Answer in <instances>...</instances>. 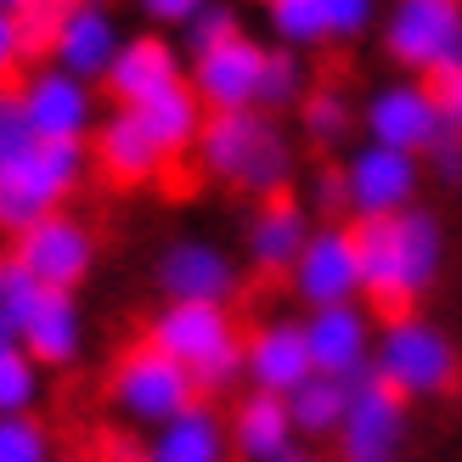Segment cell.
<instances>
[{
  "label": "cell",
  "mask_w": 462,
  "mask_h": 462,
  "mask_svg": "<svg viewBox=\"0 0 462 462\" xmlns=\"http://www.w3.org/2000/svg\"><path fill=\"white\" fill-rule=\"evenodd\" d=\"M23 350H29L45 373H68L79 356H85V310H79V293H45L40 310L23 333Z\"/></svg>",
  "instance_id": "cb8c5ba5"
},
{
  "label": "cell",
  "mask_w": 462,
  "mask_h": 462,
  "mask_svg": "<svg viewBox=\"0 0 462 462\" xmlns=\"http://www.w3.org/2000/svg\"><path fill=\"white\" fill-rule=\"evenodd\" d=\"M29 51H34V40H29V29H23V17L17 12H0V79L17 74Z\"/></svg>",
  "instance_id": "d590c367"
},
{
  "label": "cell",
  "mask_w": 462,
  "mask_h": 462,
  "mask_svg": "<svg viewBox=\"0 0 462 462\" xmlns=\"http://www.w3.org/2000/svg\"><path fill=\"white\" fill-rule=\"evenodd\" d=\"M17 102H23V119H29L34 135H45V142H85L90 147V135L102 125L97 85L68 74L57 62L29 68V74L17 79Z\"/></svg>",
  "instance_id": "30bf717a"
},
{
  "label": "cell",
  "mask_w": 462,
  "mask_h": 462,
  "mask_svg": "<svg viewBox=\"0 0 462 462\" xmlns=\"http://www.w3.org/2000/svg\"><path fill=\"white\" fill-rule=\"evenodd\" d=\"M107 401L113 411L130 423V429H164L170 418H180V411H192L203 395H198V383L192 373L180 361H170L158 344H130V350L113 361V373H107Z\"/></svg>",
  "instance_id": "8992f818"
},
{
  "label": "cell",
  "mask_w": 462,
  "mask_h": 462,
  "mask_svg": "<svg viewBox=\"0 0 462 462\" xmlns=\"http://www.w3.org/2000/svg\"><path fill=\"white\" fill-rule=\"evenodd\" d=\"M231 429V457L237 462H288L299 451V429L288 395H265V389H243L237 406L226 411Z\"/></svg>",
  "instance_id": "44dd1931"
},
{
  "label": "cell",
  "mask_w": 462,
  "mask_h": 462,
  "mask_svg": "<svg viewBox=\"0 0 462 462\" xmlns=\"http://www.w3.org/2000/svg\"><path fill=\"white\" fill-rule=\"evenodd\" d=\"M265 6H276V0H265Z\"/></svg>",
  "instance_id": "b9f144b4"
},
{
  "label": "cell",
  "mask_w": 462,
  "mask_h": 462,
  "mask_svg": "<svg viewBox=\"0 0 462 462\" xmlns=\"http://www.w3.org/2000/svg\"><path fill=\"white\" fill-rule=\"evenodd\" d=\"M288 288H293V299L305 310H328V305H356V299H366L356 220H316L299 265L288 271Z\"/></svg>",
  "instance_id": "ba28073f"
},
{
  "label": "cell",
  "mask_w": 462,
  "mask_h": 462,
  "mask_svg": "<svg viewBox=\"0 0 462 462\" xmlns=\"http://www.w3.org/2000/svg\"><path fill=\"white\" fill-rule=\"evenodd\" d=\"M0 462H57V440L40 423V411H12L0 418Z\"/></svg>",
  "instance_id": "4dcf8cb0"
},
{
  "label": "cell",
  "mask_w": 462,
  "mask_h": 462,
  "mask_svg": "<svg viewBox=\"0 0 462 462\" xmlns=\"http://www.w3.org/2000/svg\"><path fill=\"white\" fill-rule=\"evenodd\" d=\"M361 237V282L378 316H406L434 293L446 271V226L434 209H406L389 220H356Z\"/></svg>",
  "instance_id": "7a4b0ae2"
},
{
  "label": "cell",
  "mask_w": 462,
  "mask_h": 462,
  "mask_svg": "<svg viewBox=\"0 0 462 462\" xmlns=\"http://www.w3.org/2000/svg\"><path fill=\"white\" fill-rule=\"evenodd\" d=\"M34 6H45V0H0V12H17V17L34 12Z\"/></svg>",
  "instance_id": "ab89813d"
},
{
  "label": "cell",
  "mask_w": 462,
  "mask_h": 462,
  "mask_svg": "<svg viewBox=\"0 0 462 462\" xmlns=\"http://www.w3.org/2000/svg\"><path fill=\"white\" fill-rule=\"evenodd\" d=\"M423 170H429L434 180H440V187H462V130H446L440 142L429 147Z\"/></svg>",
  "instance_id": "836d02e7"
},
{
  "label": "cell",
  "mask_w": 462,
  "mask_h": 462,
  "mask_svg": "<svg viewBox=\"0 0 462 462\" xmlns=\"http://www.w3.org/2000/svg\"><path fill=\"white\" fill-rule=\"evenodd\" d=\"M344 187H350V220H389L418 209L423 187V158H411L401 147L361 142L344 164Z\"/></svg>",
  "instance_id": "7c38bea8"
},
{
  "label": "cell",
  "mask_w": 462,
  "mask_h": 462,
  "mask_svg": "<svg viewBox=\"0 0 462 462\" xmlns=\"http://www.w3.org/2000/svg\"><path fill=\"white\" fill-rule=\"evenodd\" d=\"M243 288L237 260L209 237H180L158 254V293L175 305H231Z\"/></svg>",
  "instance_id": "2e32d148"
},
{
  "label": "cell",
  "mask_w": 462,
  "mask_h": 462,
  "mask_svg": "<svg viewBox=\"0 0 462 462\" xmlns=\"http://www.w3.org/2000/svg\"><path fill=\"white\" fill-rule=\"evenodd\" d=\"M90 147L85 142H45L23 119L12 85H0V226L29 231L45 215H62L68 198L85 187Z\"/></svg>",
  "instance_id": "6da1fadb"
},
{
  "label": "cell",
  "mask_w": 462,
  "mask_h": 462,
  "mask_svg": "<svg viewBox=\"0 0 462 462\" xmlns=\"http://www.w3.org/2000/svg\"><path fill=\"white\" fill-rule=\"evenodd\" d=\"M0 231H6V226H0Z\"/></svg>",
  "instance_id": "7bdbcfd3"
},
{
  "label": "cell",
  "mask_w": 462,
  "mask_h": 462,
  "mask_svg": "<svg viewBox=\"0 0 462 462\" xmlns=\"http://www.w3.org/2000/svg\"><path fill=\"white\" fill-rule=\"evenodd\" d=\"M373 373L395 389V395H406L411 406L418 401H446L462 383V350H457V338L440 328V321H429L423 310L383 316L378 321Z\"/></svg>",
  "instance_id": "5b68a950"
},
{
  "label": "cell",
  "mask_w": 462,
  "mask_h": 462,
  "mask_svg": "<svg viewBox=\"0 0 462 462\" xmlns=\"http://www.w3.org/2000/svg\"><path fill=\"white\" fill-rule=\"evenodd\" d=\"M310 203L328 220H350V187H344V170H321L310 180Z\"/></svg>",
  "instance_id": "e575fe53"
},
{
  "label": "cell",
  "mask_w": 462,
  "mask_h": 462,
  "mask_svg": "<svg viewBox=\"0 0 462 462\" xmlns=\"http://www.w3.org/2000/svg\"><path fill=\"white\" fill-rule=\"evenodd\" d=\"M198 164L209 170L220 187L265 203V198H288L299 152L282 135V125H276V113L243 107V113H209L203 142H198Z\"/></svg>",
  "instance_id": "3957f363"
},
{
  "label": "cell",
  "mask_w": 462,
  "mask_h": 462,
  "mask_svg": "<svg viewBox=\"0 0 462 462\" xmlns=\"http://www.w3.org/2000/svg\"><path fill=\"white\" fill-rule=\"evenodd\" d=\"M12 254L40 276L45 288L79 293L85 276L97 271V231H90L74 209H62V215H45V220L29 226V231H17V237H12Z\"/></svg>",
  "instance_id": "5bb4252c"
},
{
  "label": "cell",
  "mask_w": 462,
  "mask_h": 462,
  "mask_svg": "<svg viewBox=\"0 0 462 462\" xmlns=\"http://www.w3.org/2000/svg\"><path fill=\"white\" fill-rule=\"evenodd\" d=\"M356 119L361 113L350 107V97H344V90H305V102H299V130L310 135L316 147H338L344 135L356 130Z\"/></svg>",
  "instance_id": "f1b7e54d"
},
{
  "label": "cell",
  "mask_w": 462,
  "mask_h": 462,
  "mask_svg": "<svg viewBox=\"0 0 462 462\" xmlns=\"http://www.w3.org/2000/svg\"><path fill=\"white\" fill-rule=\"evenodd\" d=\"M305 102V51L271 45L265 57V79H260V113H282Z\"/></svg>",
  "instance_id": "f546056e"
},
{
  "label": "cell",
  "mask_w": 462,
  "mask_h": 462,
  "mask_svg": "<svg viewBox=\"0 0 462 462\" xmlns=\"http://www.w3.org/2000/svg\"><path fill=\"white\" fill-rule=\"evenodd\" d=\"M288 462H338V457H328V451H293Z\"/></svg>",
  "instance_id": "60d3db41"
},
{
  "label": "cell",
  "mask_w": 462,
  "mask_h": 462,
  "mask_svg": "<svg viewBox=\"0 0 462 462\" xmlns=\"http://www.w3.org/2000/svg\"><path fill=\"white\" fill-rule=\"evenodd\" d=\"M90 158H97V170L107 180H119V187H147V180H158V170L170 164V152L152 142V130L142 125L135 107L102 113L97 135H90Z\"/></svg>",
  "instance_id": "ffe728a7"
},
{
  "label": "cell",
  "mask_w": 462,
  "mask_h": 462,
  "mask_svg": "<svg viewBox=\"0 0 462 462\" xmlns=\"http://www.w3.org/2000/svg\"><path fill=\"white\" fill-rule=\"evenodd\" d=\"M97 462H147V434L135 429H113L97 440Z\"/></svg>",
  "instance_id": "8d00e7d4"
},
{
  "label": "cell",
  "mask_w": 462,
  "mask_h": 462,
  "mask_svg": "<svg viewBox=\"0 0 462 462\" xmlns=\"http://www.w3.org/2000/svg\"><path fill=\"white\" fill-rule=\"evenodd\" d=\"M147 462H231V429L226 411L198 401L192 411L170 418L164 429L147 434Z\"/></svg>",
  "instance_id": "603a6c76"
},
{
  "label": "cell",
  "mask_w": 462,
  "mask_h": 462,
  "mask_svg": "<svg viewBox=\"0 0 462 462\" xmlns=\"http://www.w3.org/2000/svg\"><path fill=\"white\" fill-rule=\"evenodd\" d=\"M187 57H203V51H215V45H231L243 34V17H237V6H231V0H209V6H203L187 29Z\"/></svg>",
  "instance_id": "1f68e13d"
},
{
  "label": "cell",
  "mask_w": 462,
  "mask_h": 462,
  "mask_svg": "<svg viewBox=\"0 0 462 462\" xmlns=\"http://www.w3.org/2000/svg\"><path fill=\"white\" fill-rule=\"evenodd\" d=\"M328 40H361L378 23V0H310Z\"/></svg>",
  "instance_id": "d6a6232c"
},
{
  "label": "cell",
  "mask_w": 462,
  "mask_h": 462,
  "mask_svg": "<svg viewBox=\"0 0 462 462\" xmlns=\"http://www.w3.org/2000/svg\"><path fill=\"white\" fill-rule=\"evenodd\" d=\"M40 395H45V366L23 350L17 338H0V418L34 411Z\"/></svg>",
  "instance_id": "83f0119b"
},
{
  "label": "cell",
  "mask_w": 462,
  "mask_h": 462,
  "mask_svg": "<svg viewBox=\"0 0 462 462\" xmlns=\"http://www.w3.org/2000/svg\"><path fill=\"white\" fill-rule=\"evenodd\" d=\"M434 97H440V113H446V125L462 130V62H451L446 74H434Z\"/></svg>",
  "instance_id": "f35d334b"
},
{
  "label": "cell",
  "mask_w": 462,
  "mask_h": 462,
  "mask_svg": "<svg viewBox=\"0 0 462 462\" xmlns=\"http://www.w3.org/2000/svg\"><path fill=\"white\" fill-rule=\"evenodd\" d=\"M411 434V401L395 395L378 373H366L350 383V411L333 434V457L338 462H401Z\"/></svg>",
  "instance_id": "9c48e42d"
},
{
  "label": "cell",
  "mask_w": 462,
  "mask_h": 462,
  "mask_svg": "<svg viewBox=\"0 0 462 462\" xmlns=\"http://www.w3.org/2000/svg\"><path fill=\"white\" fill-rule=\"evenodd\" d=\"M175 85H187V57H180L164 34H130L119 45V57H113V68H107V79H102L113 107H142V102L164 97Z\"/></svg>",
  "instance_id": "d6986e66"
},
{
  "label": "cell",
  "mask_w": 462,
  "mask_h": 462,
  "mask_svg": "<svg viewBox=\"0 0 462 462\" xmlns=\"http://www.w3.org/2000/svg\"><path fill=\"white\" fill-rule=\"evenodd\" d=\"M147 344H158L170 361L187 366L203 401L248 383V361H243L248 333L237 328L231 305H175V299H164V310L147 321Z\"/></svg>",
  "instance_id": "277c9868"
},
{
  "label": "cell",
  "mask_w": 462,
  "mask_h": 462,
  "mask_svg": "<svg viewBox=\"0 0 462 462\" xmlns=\"http://www.w3.org/2000/svg\"><path fill=\"white\" fill-rule=\"evenodd\" d=\"M135 113H142V125L152 130V142L164 147L170 158L198 152L203 125H209V107H203V97L192 90V79H187V85H175V90H164V97H152V102H142Z\"/></svg>",
  "instance_id": "d4e9b609"
},
{
  "label": "cell",
  "mask_w": 462,
  "mask_h": 462,
  "mask_svg": "<svg viewBox=\"0 0 462 462\" xmlns=\"http://www.w3.org/2000/svg\"><path fill=\"white\" fill-rule=\"evenodd\" d=\"M288 411H293L299 440H333L338 423H344V411H350V383L316 373V378H305L288 395Z\"/></svg>",
  "instance_id": "484cf974"
},
{
  "label": "cell",
  "mask_w": 462,
  "mask_h": 462,
  "mask_svg": "<svg viewBox=\"0 0 462 462\" xmlns=\"http://www.w3.org/2000/svg\"><path fill=\"white\" fill-rule=\"evenodd\" d=\"M125 40L130 34L119 29V17H113L107 0H62L57 23H51V40H45V62H57L68 74L102 85Z\"/></svg>",
  "instance_id": "4fadbf2b"
},
{
  "label": "cell",
  "mask_w": 462,
  "mask_h": 462,
  "mask_svg": "<svg viewBox=\"0 0 462 462\" xmlns=\"http://www.w3.org/2000/svg\"><path fill=\"white\" fill-rule=\"evenodd\" d=\"M135 6H142V12L158 23V29H187V23H192L203 6H209V0H135Z\"/></svg>",
  "instance_id": "74e56055"
},
{
  "label": "cell",
  "mask_w": 462,
  "mask_h": 462,
  "mask_svg": "<svg viewBox=\"0 0 462 462\" xmlns=\"http://www.w3.org/2000/svg\"><path fill=\"white\" fill-rule=\"evenodd\" d=\"M45 293H51V288H45L17 254H0V338L23 344V333H29V321H34Z\"/></svg>",
  "instance_id": "4316f807"
},
{
  "label": "cell",
  "mask_w": 462,
  "mask_h": 462,
  "mask_svg": "<svg viewBox=\"0 0 462 462\" xmlns=\"http://www.w3.org/2000/svg\"><path fill=\"white\" fill-rule=\"evenodd\" d=\"M305 338H310L316 373H328L338 383H361L366 373H373L378 321H373V310H366V299H356V305H328V310H305Z\"/></svg>",
  "instance_id": "9a60e30c"
},
{
  "label": "cell",
  "mask_w": 462,
  "mask_h": 462,
  "mask_svg": "<svg viewBox=\"0 0 462 462\" xmlns=\"http://www.w3.org/2000/svg\"><path fill=\"white\" fill-rule=\"evenodd\" d=\"M248 389L265 395H293L305 378H316L310 361V338H305V316H271L260 328H248Z\"/></svg>",
  "instance_id": "ac0fdd59"
},
{
  "label": "cell",
  "mask_w": 462,
  "mask_h": 462,
  "mask_svg": "<svg viewBox=\"0 0 462 462\" xmlns=\"http://www.w3.org/2000/svg\"><path fill=\"white\" fill-rule=\"evenodd\" d=\"M310 231H316V215L299 198H265L243 231V254L260 276H288L305 254Z\"/></svg>",
  "instance_id": "7402d4cb"
},
{
  "label": "cell",
  "mask_w": 462,
  "mask_h": 462,
  "mask_svg": "<svg viewBox=\"0 0 462 462\" xmlns=\"http://www.w3.org/2000/svg\"><path fill=\"white\" fill-rule=\"evenodd\" d=\"M383 51L411 79H434L462 62V0H389Z\"/></svg>",
  "instance_id": "52a82bcc"
},
{
  "label": "cell",
  "mask_w": 462,
  "mask_h": 462,
  "mask_svg": "<svg viewBox=\"0 0 462 462\" xmlns=\"http://www.w3.org/2000/svg\"><path fill=\"white\" fill-rule=\"evenodd\" d=\"M361 130L366 142L378 147H401L411 158H429V147L451 130L446 113H440V97H434L429 79H395V85H378L361 107Z\"/></svg>",
  "instance_id": "8fae6325"
},
{
  "label": "cell",
  "mask_w": 462,
  "mask_h": 462,
  "mask_svg": "<svg viewBox=\"0 0 462 462\" xmlns=\"http://www.w3.org/2000/svg\"><path fill=\"white\" fill-rule=\"evenodd\" d=\"M265 57H271V45L237 34L231 45H215V51L192 57L187 79H192V90L203 97V107H209V113H243V107H260Z\"/></svg>",
  "instance_id": "e0dca14e"
}]
</instances>
